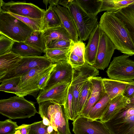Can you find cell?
Wrapping results in <instances>:
<instances>
[{"mask_svg":"<svg viewBox=\"0 0 134 134\" xmlns=\"http://www.w3.org/2000/svg\"><path fill=\"white\" fill-rule=\"evenodd\" d=\"M21 77H17L5 80L1 82L0 91L16 95L17 87L20 82Z\"/></svg>","mask_w":134,"mask_h":134,"instance_id":"836d02e7","label":"cell"},{"mask_svg":"<svg viewBox=\"0 0 134 134\" xmlns=\"http://www.w3.org/2000/svg\"><path fill=\"white\" fill-rule=\"evenodd\" d=\"M113 13L125 24L134 42V4Z\"/></svg>","mask_w":134,"mask_h":134,"instance_id":"44dd1931","label":"cell"},{"mask_svg":"<svg viewBox=\"0 0 134 134\" xmlns=\"http://www.w3.org/2000/svg\"><path fill=\"white\" fill-rule=\"evenodd\" d=\"M74 43L71 40H56L49 42L46 46V49L66 48L72 46Z\"/></svg>","mask_w":134,"mask_h":134,"instance_id":"f35d334b","label":"cell"},{"mask_svg":"<svg viewBox=\"0 0 134 134\" xmlns=\"http://www.w3.org/2000/svg\"><path fill=\"white\" fill-rule=\"evenodd\" d=\"M115 49L113 43L101 30L97 56L93 66L97 69L104 70L108 66Z\"/></svg>","mask_w":134,"mask_h":134,"instance_id":"7c38bea8","label":"cell"},{"mask_svg":"<svg viewBox=\"0 0 134 134\" xmlns=\"http://www.w3.org/2000/svg\"><path fill=\"white\" fill-rule=\"evenodd\" d=\"M91 93L88 102L81 115L87 117L90 111L94 105L99 101L105 94L102 83V78L96 76L90 79Z\"/></svg>","mask_w":134,"mask_h":134,"instance_id":"2e32d148","label":"cell"},{"mask_svg":"<svg viewBox=\"0 0 134 134\" xmlns=\"http://www.w3.org/2000/svg\"><path fill=\"white\" fill-rule=\"evenodd\" d=\"M90 79H77L72 81L70 83L72 90L73 108L74 115V120L76 115L78 101L79 96L86 83Z\"/></svg>","mask_w":134,"mask_h":134,"instance_id":"4dcf8cb0","label":"cell"},{"mask_svg":"<svg viewBox=\"0 0 134 134\" xmlns=\"http://www.w3.org/2000/svg\"><path fill=\"white\" fill-rule=\"evenodd\" d=\"M31 124H23L16 129L14 134H29Z\"/></svg>","mask_w":134,"mask_h":134,"instance_id":"7bdbcfd3","label":"cell"},{"mask_svg":"<svg viewBox=\"0 0 134 134\" xmlns=\"http://www.w3.org/2000/svg\"><path fill=\"white\" fill-rule=\"evenodd\" d=\"M123 54L114 57L106 71L109 77L125 81L134 80V61Z\"/></svg>","mask_w":134,"mask_h":134,"instance_id":"8992f818","label":"cell"},{"mask_svg":"<svg viewBox=\"0 0 134 134\" xmlns=\"http://www.w3.org/2000/svg\"><path fill=\"white\" fill-rule=\"evenodd\" d=\"M8 13L22 21L32 29L34 31H42V19H33L18 16L10 13Z\"/></svg>","mask_w":134,"mask_h":134,"instance_id":"e575fe53","label":"cell"},{"mask_svg":"<svg viewBox=\"0 0 134 134\" xmlns=\"http://www.w3.org/2000/svg\"><path fill=\"white\" fill-rule=\"evenodd\" d=\"M15 42L0 33V56L11 52Z\"/></svg>","mask_w":134,"mask_h":134,"instance_id":"8d00e7d4","label":"cell"},{"mask_svg":"<svg viewBox=\"0 0 134 134\" xmlns=\"http://www.w3.org/2000/svg\"><path fill=\"white\" fill-rule=\"evenodd\" d=\"M55 64L51 74L47 86H50L59 83L67 82L71 83L73 68L68 61H60Z\"/></svg>","mask_w":134,"mask_h":134,"instance_id":"5bb4252c","label":"cell"},{"mask_svg":"<svg viewBox=\"0 0 134 134\" xmlns=\"http://www.w3.org/2000/svg\"><path fill=\"white\" fill-rule=\"evenodd\" d=\"M16 122L10 119L0 122V134H14L18 127Z\"/></svg>","mask_w":134,"mask_h":134,"instance_id":"74e56055","label":"cell"},{"mask_svg":"<svg viewBox=\"0 0 134 134\" xmlns=\"http://www.w3.org/2000/svg\"><path fill=\"white\" fill-rule=\"evenodd\" d=\"M43 2L46 5L47 8V5L48 4V0H43Z\"/></svg>","mask_w":134,"mask_h":134,"instance_id":"bcb514c9","label":"cell"},{"mask_svg":"<svg viewBox=\"0 0 134 134\" xmlns=\"http://www.w3.org/2000/svg\"><path fill=\"white\" fill-rule=\"evenodd\" d=\"M12 51L22 57L40 56L43 53L24 42H15Z\"/></svg>","mask_w":134,"mask_h":134,"instance_id":"f546056e","label":"cell"},{"mask_svg":"<svg viewBox=\"0 0 134 134\" xmlns=\"http://www.w3.org/2000/svg\"><path fill=\"white\" fill-rule=\"evenodd\" d=\"M64 107L69 120L74 121V115L73 108L72 90L71 84L69 86L67 98Z\"/></svg>","mask_w":134,"mask_h":134,"instance_id":"d590c367","label":"cell"},{"mask_svg":"<svg viewBox=\"0 0 134 134\" xmlns=\"http://www.w3.org/2000/svg\"><path fill=\"white\" fill-rule=\"evenodd\" d=\"M53 6L49 5L45 11L43 18L42 31L47 29L62 26L60 19L53 8Z\"/></svg>","mask_w":134,"mask_h":134,"instance_id":"484cf974","label":"cell"},{"mask_svg":"<svg viewBox=\"0 0 134 134\" xmlns=\"http://www.w3.org/2000/svg\"><path fill=\"white\" fill-rule=\"evenodd\" d=\"M74 134H111L103 122L81 115L72 123Z\"/></svg>","mask_w":134,"mask_h":134,"instance_id":"8fae6325","label":"cell"},{"mask_svg":"<svg viewBox=\"0 0 134 134\" xmlns=\"http://www.w3.org/2000/svg\"><path fill=\"white\" fill-rule=\"evenodd\" d=\"M111 100L105 93L102 98L93 106L87 117L94 120H100L107 110Z\"/></svg>","mask_w":134,"mask_h":134,"instance_id":"cb8c5ba5","label":"cell"},{"mask_svg":"<svg viewBox=\"0 0 134 134\" xmlns=\"http://www.w3.org/2000/svg\"><path fill=\"white\" fill-rule=\"evenodd\" d=\"M53 64L44 56L22 57L11 70L0 77V82L14 77H21L34 68L47 67Z\"/></svg>","mask_w":134,"mask_h":134,"instance_id":"ba28073f","label":"cell"},{"mask_svg":"<svg viewBox=\"0 0 134 134\" xmlns=\"http://www.w3.org/2000/svg\"><path fill=\"white\" fill-rule=\"evenodd\" d=\"M98 75V69L85 63L82 66L73 68L72 81L79 78L91 79Z\"/></svg>","mask_w":134,"mask_h":134,"instance_id":"603a6c76","label":"cell"},{"mask_svg":"<svg viewBox=\"0 0 134 134\" xmlns=\"http://www.w3.org/2000/svg\"><path fill=\"white\" fill-rule=\"evenodd\" d=\"M127 107L128 108L134 107V97L132 99L130 100V103L128 105Z\"/></svg>","mask_w":134,"mask_h":134,"instance_id":"f6af8a7d","label":"cell"},{"mask_svg":"<svg viewBox=\"0 0 134 134\" xmlns=\"http://www.w3.org/2000/svg\"><path fill=\"white\" fill-rule=\"evenodd\" d=\"M123 95L130 100L134 97V81L129 84L126 88Z\"/></svg>","mask_w":134,"mask_h":134,"instance_id":"b9f144b4","label":"cell"},{"mask_svg":"<svg viewBox=\"0 0 134 134\" xmlns=\"http://www.w3.org/2000/svg\"><path fill=\"white\" fill-rule=\"evenodd\" d=\"M51 66L34 68L21 77L17 87L16 96L21 97L28 95L35 97L36 96L40 90L38 87L39 82Z\"/></svg>","mask_w":134,"mask_h":134,"instance_id":"52a82bcc","label":"cell"},{"mask_svg":"<svg viewBox=\"0 0 134 134\" xmlns=\"http://www.w3.org/2000/svg\"><path fill=\"white\" fill-rule=\"evenodd\" d=\"M101 29L98 24L91 33L85 47V59L86 63L91 66L94 64L98 50Z\"/></svg>","mask_w":134,"mask_h":134,"instance_id":"e0dca14e","label":"cell"},{"mask_svg":"<svg viewBox=\"0 0 134 134\" xmlns=\"http://www.w3.org/2000/svg\"><path fill=\"white\" fill-rule=\"evenodd\" d=\"M72 46L64 49H46L43 52L44 53V56L53 64L62 60L68 62L69 55Z\"/></svg>","mask_w":134,"mask_h":134,"instance_id":"d4e9b609","label":"cell"},{"mask_svg":"<svg viewBox=\"0 0 134 134\" xmlns=\"http://www.w3.org/2000/svg\"><path fill=\"white\" fill-rule=\"evenodd\" d=\"M47 126L43 121L35 122L31 124L29 134H49L47 131Z\"/></svg>","mask_w":134,"mask_h":134,"instance_id":"ab89813d","label":"cell"},{"mask_svg":"<svg viewBox=\"0 0 134 134\" xmlns=\"http://www.w3.org/2000/svg\"><path fill=\"white\" fill-rule=\"evenodd\" d=\"M103 123L111 134H134V115L126 117L120 111Z\"/></svg>","mask_w":134,"mask_h":134,"instance_id":"4fadbf2b","label":"cell"},{"mask_svg":"<svg viewBox=\"0 0 134 134\" xmlns=\"http://www.w3.org/2000/svg\"><path fill=\"white\" fill-rule=\"evenodd\" d=\"M24 43L42 52L46 49L43 33L42 31H33Z\"/></svg>","mask_w":134,"mask_h":134,"instance_id":"f1b7e54d","label":"cell"},{"mask_svg":"<svg viewBox=\"0 0 134 134\" xmlns=\"http://www.w3.org/2000/svg\"><path fill=\"white\" fill-rule=\"evenodd\" d=\"M34 31L8 13L0 12V33L15 42H24Z\"/></svg>","mask_w":134,"mask_h":134,"instance_id":"5b68a950","label":"cell"},{"mask_svg":"<svg viewBox=\"0 0 134 134\" xmlns=\"http://www.w3.org/2000/svg\"><path fill=\"white\" fill-rule=\"evenodd\" d=\"M43 31L46 46L54 40L61 39L71 40L68 33L62 26L49 29Z\"/></svg>","mask_w":134,"mask_h":134,"instance_id":"83f0119b","label":"cell"},{"mask_svg":"<svg viewBox=\"0 0 134 134\" xmlns=\"http://www.w3.org/2000/svg\"><path fill=\"white\" fill-rule=\"evenodd\" d=\"M79 6L88 14L97 16L100 12L101 0H76Z\"/></svg>","mask_w":134,"mask_h":134,"instance_id":"1f68e13d","label":"cell"},{"mask_svg":"<svg viewBox=\"0 0 134 134\" xmlns=\"http://www.w3.org/2000/svg\"><path fill=\"white\" fill-rule=\"evenodd\" d=\"M38 105V113L41 117L47 118L58 134H71L69 120L63 105L51 100L43 102Z\"/></svg>","mask_w":134,"mask_h":134,"instance_id":"3957f363","label":"cell"},{"mask_svg":"<svg viewBox=\"0 0 134 134\" xmlns=\"http://www.w3.org/2000/svg\"><path fill=\"white\" fill-rule=\"evenodd\" d=\"M38 6L25 1H11L4 2L0 6V12L10 13L21 16L35 19H42L45 12Z\"/></svg>","mask_w":134,"mask_h":134,"instance_id":"9c48e42d","label":"cell"},{"mask_svg":"<svg viewBox=\"0 0 134 134\" xmlns=\"http://www.w3.org/2000/svg\"><path fill=\"white\" fill-rule=\"evenodd\" d=\"M38 113L34 104L17 96L0 100V113L11 119L29 118Z\"/></svg>","mask_w":134,"mask_h":134,"instance_id":"7a4b0ae2","label":"cell"},{"mask_svg":"<svg viewBox=\"0 0 134 134\" xmlns=\"http://www.w3.org/2000/svg\"><path fill=\"white\" fill-rule=\"evenodd\" d=\"M55 66V64H53L40 80L38 85L40 90H43L46 87L51 74Z\"/></svg>","mask_w":134,"mask_h":134,"instance_id":"60d3db41","label":"cell"},{"mask_svg":"<svg viewBox=\"0 0 134 134\" xmlns=\"http://www.w3.org/2000/svg\"><path fill=\"white\" fill-rule=\"evenodd\" d=\"M85 47L83 42L79 40L77 42L74 43L71 47L69 55L68 62L72 68L82 66L85 63Z\"/></svg>","mask_w":134,"mask_h":134,"instance_id":"ffe728a7","label":"cell"},{"mask_svg":"<svg viewBox=\"0 0 134 134\" xmlns=\"http://www.w3.org/2000/svg\"><path fill=\"white\" fill-rule=\"evenodd\" d=\"M132 81H125L110 78H102V83L105 92L111 99L123 94L127 86Z\"/></svg>","mask_w":134,"mask_h":134,"instance_id":"d6986e66","label":"cell"},{"mask_svg":"<svg viewBox=\"0 0 134 134\" xmlns=\"http://www.w3.org/2000/svg\"><path fill=\"white\" fill-rule=\"evenodd\" d=\"M66 8L73 18L78 32L79 40H87L94 29L98 24L97 16L91 15L85 12L76 0H70Z\"/></svg>","mask_w":134,"mask_h":134,"instance_id":"277c9868","label":"cell"},{"mask_svg":"<svg viewBox=\"0 0 134 134\" xmlns=\"http://www.w3.org/2000/svg\"><path fill=\"white\" fill-rule=\"evenodd\" d=\"M41 118L43 120V123L45 125L47 126L51 125L50 122L47 118L44 117Z\"/></svg>","mask_w":134,"mask_h":134,"instance_id":"ee69618b","label":"cell"},{"mask_svg":"<svg viewBox=\"0 0 134 134\" xmlns=\"http://www.w3.org/2000/svg\"><path fill=\"white\" fill-rule=\"evenodd\" d=\"M91 86L90 79L86 83L79 96L75 119L81 115L89 100L91 94Z\"/></svg>","mask_w":134,"mask_h":134,"instance_id":"d6a6232c","label":"cell"},{"mask_svg":"<svg viewBox=\"0 0 134 134\" xmlns=\"http://www.w3.org/2000/svg\"><path fill=\"white\" fill-rule=\"evenodd\" d=\"M22 57L12 51L0 56V77L11 70Z\"/></svg>","mask_w":134,"mask_h":134,"instance_id":"7402d4cb","label":"cell"},{"mask_svg":"<svg viewBox=\"0 0 134 134\" xmlns=\"http://www.w3.org/2000/svg\"><path fill=\"white\" fill-rule=\"evenodd\" d=\"M130 102V99L123 94L111 99L107 110L100 120L103 122L108 121L126 108Z\"/></svg>","mask_w":134,"mask_h":134,"instance_id":"ac0fdd59","label":"cell"},{"mask_svg":"<svg viewBox=\"0 0 134 134\" xmlns=\"http://www.w3.org/2000/svg\"><path fill=\"white\" fill-rule=\"evenodd\" d=\"M53 8L58 15L62 26L69 34L74 43L79 41V35L73 18L68 9L59 5L54 6Z\"/></svg>","mask_w":134,"mask_h":134,"instance_id":"9a60e30c","label":"cell"},{"mask_svg":"<svg viewBox=\"0 0 134 134\" xmlns=\"http://www.w3.org/2000/svg\"><path fill=\"white\" fill-rule=\"evenodd\" d=\"M70 83L67 82L59 83L40 90L36 98L37 103L38 104L43 102L51 100L64 106Z\"/></svg>","mask_w":134,"mask_h":134,"instance_id":"30bf717a","label":"cell"},{"mask_svg":"<svg viewBox=\"0 0 134 134\" xmlns=\"http://www.w3.org/2000/svg\"><path fill=\"white\" fill-rule=\"evenodd\" d=\"M98 24L116 49L129 56L134 55V42L125 24L113 12H105Z\"/></svg>","mask_w":134,"mask_h":134,"instance_id":"6da1fadb","label":"cell"},{"mask_svg":"<svg viewBox=\"0 0 134 134\" xmlns=\"http://www.w3.org/2000/svg\"><path fill=\"white\" fill-rule=\"evenodd\" d=\"M100 12H115L134 3V0H101Z\"/></svg>","mask_w":134,"mask_h":134,"instance_id":"4316f807","label":"cell"}]
</instances>
